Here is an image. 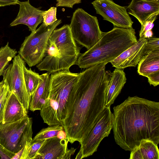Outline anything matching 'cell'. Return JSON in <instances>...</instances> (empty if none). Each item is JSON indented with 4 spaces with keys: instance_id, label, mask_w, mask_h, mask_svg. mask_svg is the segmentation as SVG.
<instances>
[{
    "instance_id": "obj_28",
    "label": "cell",
    "mask_w": 159,
    "mask_h": 159,
    "mask_svg": "<svg viewBox=\"0 0 159 159\" xmlns=\"http://www.w3.org/2000/svg\"><path fill=\"white\" fill-rule=\"evenodd\" d=\"M57 7H64L72 8L75 4L80 3L81 0H56Z\"/></svg>"
},
{
    "instance_id": "obj_9",
    "label": "cell",
    "mask_w": 159,
    "mask_h": 159,
    "mask_svg": "<svg viewBox=\"0 0 159 159\" xmlns=\"http://www.w3.org/2000/svg\"><path fill=\"white\" fill-rule=\"evenodd\" d=\"M113 126V115L110 107H105L87 136L80 143V150L75 159H82L96 152L102 139L107 137Z\"/></svg>"
},
{
    "instance_id": "obj_15",
    "label": "cell",
    "mask_w": 159,
    "mask_h": 159,
    "mask_svg": "<svg viewBox=\"0 0 159 159\" xmlns=\"http://www.w3.org/2000/svg\"><path fill=\"white\" fill-rule=\"evenodd\" d=\"M126 9L128 13L136 18L141 25L153 15L159 13V1L132 0Z\"/></svg>"
},
{
    "instance_id": "obj_13",
    "label": "cell",
    "mask_w": 159,
    "mask_h": 159,
    "mask_svg": "<svg viewBox=\"0 0 159 159\" xmlns=\"http://www.w3.org/2000/svg\"><path fill=\"white\" fill-rule=\"evenodd\" d=\"M147 42L146 38H139L135 43L110 62L112 66L122 70L129 67H136L144 56L143 50Z\"/></svg>"
},
{
    "instance_id": "obj_18",
    "label": "cell",
    "mask_w": 159,
    "mask_h": 159,
    "mask_svg": "<svg viewBox=\"0 0 159 159\" xmlns=\"http://www.w3.org/2000/svg\"><path fill=\"white\" fill-rule=\"evenodd\" d=\"M50 74L47 72L41 75L42 79L31 97L29 108L30 111L40 110L47 100L50 93Z\"/></svg>"
},
{
    "instance_id": "obj_12",
    "label": "cell",
    "mask_w": 159,
    "mask_h": 159,
    "mask_svg": "<svg viewBox=\"0 0 159 159\" xmlns=\"http://www.w3.org/2000/svg\"><path fill=\"white\" fill-rule=\"evenodd\" d=\"M20 8L16 18L10 24V26L23 24L28 26L31 32L34 31L38 26L43 21V15L44 11L32 6L28 0L19 1Z\"/></svg>"
},
{
    "instance_id": "obj_7",
    "label": "cell",
    "mask_w": 159,
    "mask_h": 159,
    "mask_svg": "<svg viewBox=\"0 0 159 159\" xmlns=\"http://www.w3.org/2000/svg\"><path fill=\"white\" fill-rule=\"evenodd\" d=\"M69 26L75 41L87 50L100 39L103 32L97 17L80 8L73 13Z\"/></svg>"
},
{
    "instance_id": "obj_20",
    "label": "cell",
    "mask_w": 159,
    "mask_h": 159,
    "mask_svg": "<svg viewBox=\"0 0 159 159\" xmlns=\"http://www.w3.org/2000/svg\"><path fill=\"white\" fill-rule=\"evenodd\" d=\"M130 159H159L157 145L153 142L143 140L139 145L131 151Z\"/></svg>"
},
{
    "instance_id": "obj_8",
    "label": "cell",
    "mask_w": 159,
    "mask_h": 159,
    "mask_svg": "<svg viewBox=\"0 0 159 159\" xmlns=\"http://www.w3.org/2000/svg\"><path fill=\"white\" fill-rule=\"evenodd\" d=\"M32 119L28 116L17 121L0 123V144L16 153L32 140Z\"/></svg>"
},
{
    "instance_id": "obj_2",
    "label": "cell",
    "mask_w": 159,
    "mask_h": 159,
    "mask_svg": "<svg viewBox=\"0 0 159 159\" xmlns=\"http://www.w3.org/2000/svg\"><path fill=\"white\" fill-rule=\"evenodd\" d=\"M112 115L115 141L125 150L131 151L143 140L159 143V102L129 97L113 107Z\"/></svg>"
},
{
    "instance_id": "obj_27",
    "label": "cell",
    "mask_w": 159,
    "mask_h": 159,
    "mask_svg": "<svg viewBox=\"0 0 159 159\" xmlns=\"http://www.w3.org/2000/svg\"><path fill=\"white\" fill-rule=\"evenodd\" d=\"M159 13L153 15L141 25V28L139 33V38H142L144 33L146 31L152 30L154 26L153 22L156 20Z\"/></svg>"
},
{
    "instance_id": "obj_11",
    "label": "cell",
    "mask_w": 159,
    "mask_h": 159,
    "mask_svg": "<svg viewBox=\"0 0 159 159\" xmlns=\"http://www.w3.org/2000/svg\"><path fill=\"white\" fill-rule=\"evenodd\" d=\"M92 4L97 14L115 27L126 28L132 27L133 22L125 7L117 4L112 0H94Z\"/></svg>"
},
{
    "instance_id": "obj_29",
    "label": "cell",
    "mask_w": 159,
    "mask_h": 159,
    "mask_svg": "<svg viewBox=\"0 0 159 159\" xmlns=\"http://www.w3.org/2000/svg\"><path fill=\"white\" fill-rule=\"evenodd\" d=\"M15 154L0 144V159H11Z\"/></svg>"
},
{
    "instance_id": "obj_25",
    "label": "cell",
    "mask_w": 159,
    "mask_h": 159,
    "mask_svg": "<svg viewBox=\"0 0 159 159\" xmlns=\"http://www.w3.org/2000/svg\"><path fill=\"white\" fill-rule=\"evenodd\" d=\"M57 7H51L47 11H44L43 13V23L46 25H50L57 20L56 16Z\"/></svg>"
},
{
    "instance_id": "obj_33",
    "label": "cell",
    "mask_w": 159,
    "mask_h": 159,
    "mask_svg": "<svg viewBox=\"0 0 159 159\" xmlns=\"http://www.w3.org/2000/svg\"><path fill=\"white\" fill-rule=\"evenodd\" d=\"M152 0V1H159V0Z\"/></svg>"
},
{
    "instance_id": "obj_32",
    "label": "cell",
    "mask_w": 159,
    "mask_h": 159,
    "mask_svg": "<svg viewBox=\"0 0 159 159\" xmlns=\"http://www.w3.org/2000/svg\"><path fill=\"white\" fill-rule=\"evenodd\" d=\"M153 35V33L152 30H149L146 31L144 33L142 37L146 39L152 37Z\"/></svg>"
},
{
    "instance_id": "obj_23",
    "label": "cell",
    "mask_w": 159,
    "mask_h": 159,
    "mask_svg": "<svg viewBox=\"0 0 159 159\" xmlns=\"http://www.w3.org/2000/svg\"><path fill=\"white\" fill-rule=\"evenodd\" d=\"M64 129L61 125H50L42 129L33 139L34 140H41L58 136V135Z\"/></svg>"
},
{
    "instance_id": "obj_19",
    "label": "cell",
    "mask_w": 159,
    "mask_h": 159,
    "mask_svg": "<svg viewBox=\"0 0 159 159\" xmlns=\"http://www.w3.org/2000/svg\"><path fill=\"white\" fill-rule=\"evenodd\" d=\"M138 65L137 72L139 75L147 78L159 72V49L143 56Z\"/></svg>"
},
{
    "instance_id": "obj_10",
    "label": "cell",
    "mask_w": 159,
    "mask_h": 159,
    "mask_svg": "<svg viewBox=\"0 0 159 159\" xmlns=\"http://www.w3.org/2000/svg\"><path fill=\"white\" fill-rule=\"evenodd\" d=\"M25 64L19 54L16 55L13 58L12 63L8 65L4 72L2 81L28 111L31 97L27 92L24 80L23 67Z\"/></svg>"
},
{
    "instance_id": "obj_5",
    "label": "cell",
    "mask_w": 159,
    "mask_h": 159,
    "mask_svg": "<svg viewBox=\"0 0 159 159\" xmlns=\"http://www.w3.org/2000/svg\"><path fill=\"white\" fill-rule=\"evenodd\" d=\"M79 75L69 69L51 73L49 97L40 112L44 123L49 126L62 125L69 96Z\"/></svg>"
},
{
    "instance_id": "obj_21",
    "label": "cell",
    "mask_w": 159,
    "mask_h": 159,
    "mask_svg": "<svg viewBox=\"0 0 159 159\" xmlns=\"http://www.w3.org/2000/svg\"><path fill=\"white\" fill-rule=\"evenodd\" d=\"M25 64L23 67V73L25 85L29 95H32L37 89L39 83L42 79V75L28 69Z\"/></svg>"
},
{
    "instance_id": "obj_3",
    "label": "cell",
    "mask_w": 159,
    "mask_h": 159,
    "mask_svg": "<svg viewBox=\"0 0 159 159\" xmlns=\"http://www.w3.org/2000/svg\"><path fill=\"white\" fill-rule=\"evenodd\" d=\"M137 41L132 27H115L110 31L103 32L101 39L94 45L80 54L75 64L84 69L102 63L107 64Z\"/></svg>"
},
{
    "instance_id": "obj_6",
    "label": "cell",
    "mask_w": 159,
    "mask_h": 159,
    "mask_svg": "<svg viewBox=\"0 0 159 159\" xmlns=\"http://www.w3.org/2000/svg\"><path fill=\"white\" fill-rule=\"evenodd\" d=\"M61 23V20L48 26L43 23L38 29L25 37L18 53L29 67L36 65L43 59L50 36Z\"/></svg>"
},
{
    "instance_id": "obj_22",
    "label": "cell",
    "mask_w": 159,
    "mask_h": 159,
    "mask_svg": "<svg viewBox=\"0 0 159 159\" xmlns=\"http://www.w3.org/2000/svg\"><path fill=\"white\" fill-rule=\"evenodd\" d=\"M17 53L16 49L10 47L8 42L4 46L0 48V76H2L9 62Z\"/></svg>"
},
{
    "instance_id": "obj_14",
    "label": "cell",
    "mask_w": 159,
    "mask_h": 159,
    "mask_svg": "<svg viewBox=\"0 0 159 159\" xmlns=\"http://www.w3.org/2000/svg\"><path fill=\"white\" fill-rule=\"evenodd\" d=\"M68 142L66 137L58 136L45 140L35 159H66Z\"/></svg>"
},
{
    "instance_id": "obj_30",
    "label": "cell",
    "mask_w": 159,
    "mask_h": 159,
    "mask_svg": "<svg viewBox=\"0 0 159 159\" xmlns=\"http://www.w3.org/2000/svg\"><path fill=\"white\" fill-rule=\"evenodd\" d=\"M150 85L155 87L159 84V72L152 74L147 77Z\"/></svg>"
},
{
    "instance_id": "obj_16",
    "label": "cell",
    "mask_w": 159,
    "mask_h": 159,
    "mask_svg": "<svg viewBox=\"0 0 159 159\" xmlns=\"http://www.w3.org/2000/svg\"><path fill=\"white\" fill-rule=\"evenodd\" d=\"M108 83L106 89L105 107L113 104L126 82L124 70L116 68L112 72L107 71Z\"/></svg>"
},
{
    "instance_id": "obj_24",
    "label": "cell",
    "mask_w": 159,
    "mask_h": 159,
    "mask_svg": "<svg viewBox=\"0 0 159 159\" xmlns=\"http://www.w3.org/2000/svg\"><path fill=\"white\" fill-rule=\"evenodd\" d=\"M10 91L8 86L3 82L0 91V123L2 121L4 108Z\"/></svg>"
},
{
    "instance_id": "obj_1",
    "label": "cell",
    "mask_w": 159,
    "mask_h": 159,
    "mask_svg": "<svg viewBox=\"0 0 159 159\" xmlns=\"http://www.w3.org/2000/svg\"><path fill=\"white\" fill-rule=\"evenodd\" d=\"M106 64L96 65L80 73L71 91L62 126L71 143H80L87 136L105 107Z\"/></svg>"
},
{
    "instance_id": "obj_17",
    "label": "cell",
    "mask_w": 159,
    "mask_h": 159,
    "mask_svg": "<svg viewBox=\"0 0 159 159\" xmlns=\"http://www.w3.org/2000/svg\"><path fill=\"white\" fill-rule=\"evenodd\" d=\"M24 108L15 94L10 91L4 108L3 124L14 122L28 116Z\"/></svg>"
},
{
    "instance_id": "obj_4",
    "label": "cell",
    "mask_w": 159,
    "mask_h": 159,
    "mask_svg": "<svg viewBox=\"0 0 159 159\" xmlns=\"http://www.w3.org/2000/svg\"><path fill=\"white\" fill-rule=\"evenodd\" d=\"M80 50L72 36L69 25H65L52 33L44 57L36 67L50 73L69 69L75 64Z\"/></svg>"
},
{
    "instance_id": "obj_31",
    "label": "cell",
    "mask_w": 159,
    "mask_h": 159,
    "mask_svg": "<svg viewBox=\"0 0 159 159\" xmlns=\"http://www.w3.org/2000/svg\"><path fill=\"white\" fill-rule=\"evenodd\" d=\"M18 0H0V7L18 4Z\"/></svg>"
},
{
    "instance_id": "obj_26",
    "label": "cell",
    "mask_w": 159,
    "mask_h": 159,
    "mask_svg": "<svg viewBox=\"0 0 159 159\" xmlns=\"http://www.w3.org/2000/svg\"><path fill=\"white\" fill-rule=\"evenodd\" d=\"M147 42L143 50L144 55L156 49H159V38L152 37L147 38Z\"/></svg>"
}]
</instances>
